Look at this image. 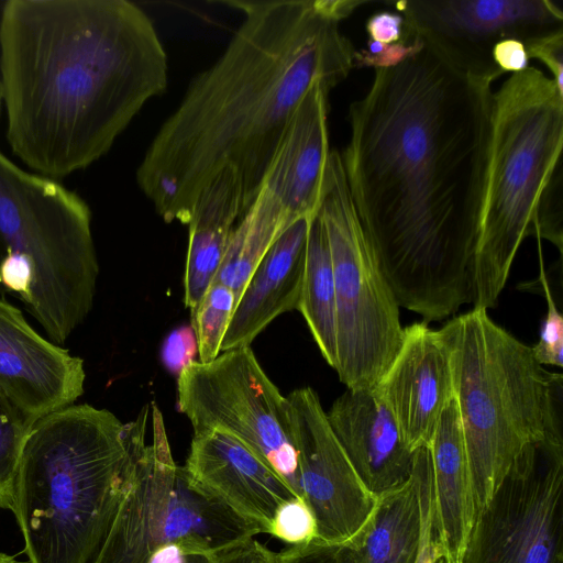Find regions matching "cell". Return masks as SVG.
Wrapping results in <instances>:
<instances>
[{
	"label": "cell",
	"mask_w": 563,
	"mask_h": 563,
	"mask_svg": "<svg viewBox=\"0 0 563 563\" xmlns=\"http://www.w3.org/2000/svg\"><path fill=\"white\" fill-rule=\"evenodd\" d=\"M495 80L424 44L349 108L340 155L360 224L399 308L427 323L473 302Z\"/></svg>",
	"instance_id": "6da1fadb"
},
{
	"label": "cell",
	"mask_w": 563,
	"mask_h": 563,
	"mask_svg": "<svg viewBox=\"0 0 563 563\" xmlns=\"http://www.w3.org/2000/svg\"><path fill=\"white\" fill-rule=\"evenodd\" d=\"M365 0L221 1L244 13L223 54L189 84L136 169L165 222L187 224L224 168L242 181L245 212L290 120L316 82L330 90L354 68L340 22Z\"/></svg>",
	"instance_id": "7a4b0ae2"
},
{
	"label": "cell",
	"mask_w": 563,
	"mask_h": 563,
	"mask_svg": "<svg viewBox=\"0 0 563 563\" xmlns=\"http://www.w3.org/2000/svg\"><path fill=\"white\" fill-rule=\"evenodd\" d=\"M0 77L12 152L54 179L103 156L165 91L167 56L134 2L9 0L0 15Z\"/></svg>",
	"instance_id": "3957f363"
},
{
	"label": "cell",
	"mask_w": 563,
	"mask_h": 563,
	"mask_svg": "<svg viewBox=\"0 0 563 563\" xmlns=\"http://www.w3.org/2000/svg\"><path fill=\"white\" fill-rule=\"evenodd\" d=\"M131 472L126 428L111 411L71 405L37 419L12 508L30 563H95Z\"/></svg>",
	"instance_id": "277c9868"
},
{
	"label": "cell",
	"mask_w": 563,
	"mask_h": 563,
	"mask_svg": "<svg viewBox=\"0 0 563 563\" xmlns=\"http://www.w3.org/2000/svg\"><path fill=\"white\" fill-rule=\"evenodd\" d=\"M562 147L563 92L536 67L511 74L492 96L474 308L496 306L526 238L544 239L562 254Z\"/></svg>",
	"instance_id": "5b68a950"
},
{
	"label": "cell",
	"mask_w": 563,
	"mask_h": 563,
	"mask_svg": "<svg viewBox=\"0 0 563 563\" xmlns=\"http://www.w3.org/2000/svg\"><path fill=\"white\" fill-rule=\"evenodd\" d=\"M437 332L449 355L476 519L526 445L563 433V377L485 309L473 308Z\"/></svg>",
	"instance_id": "8992f818"
},
{
	"label": "cell",
	"mask_w": 563,
	"mask_h": 563,
	"mask_svg": "<svg viewBox=\"0 0 563 563\" xmlns=\"http://www.w3.org/2000/svg\"><path fill=\"white\" fill-rule=\"evenodd\" d=\"M98 274L87 202L0 151V291L59 345L91 311Z\"/></svg>",
	"instance_id": "52a82bcc"
},
{
	"label": "cell",
	"mask_w": 563,
	"mask_h": 563,
	"mask_svg": "<svg viewBox=\"0 0 563 563\" xmlns=\"http://www.w3.org/2000/svg\"><path fill=\"white\" fill-rule=\"evenodd\" d=\"M148 410L125 424L132 472L95 563H148L155 550L173 543L186 553L217 554L260 533L175 463L155 404L146 443Z\"/></svg>",
	"instance_id": "ba28073f"
},
{
	"label": "cell",
	"mask_w": 563,
	"mask_h": 563,
	"mask_svg": "<svg viewBox=\"0 0 563 563\" xmlns=\"http://www.w3.org/2000/svg\"><path fill=\"white\" fill-rule=\"evenodd\" d=\"M318 214L334 274V369L349 389L374 388L401 346L404 328L399 306L363 233L335 150L328 157Z\"/></svg>",
	"instance_id": "9c48e42d"
},
{
	"label": "cell",
	"mask_w": 563,
	"mask_h": 563,
	"mask_svg": "<svg viewBox=\"0 0 563 563\" xmlns=\"http://www.w3.org/2000/svg\"><path fill=\"white\" fill-rule=\"evenodd\" d=\"M177 404L194 432L220 430L238 439L303 500L286 397L250 345L187 365L178 375Z\"/></svg>",
	"instance_id": "30bf717a"
},
{
	"label": "cell",
	"mask_w": 563,
	"mask_h": 563,
	"mask_svg": "<svg viewBox=\"0 0 563 563\" xmlns=\"http://www.w3.org/2000/svg\"><path fill=\"white\" fill-rule=\"evenodd\" d=\"M462 563H563V433L517 455L476 517Z\"/></svg>",
	"instance_id": "8fae6325"
},
{
	"label": "cell",
	"mask_w": 563,
	"mask_h": 563,
	"mask_svg": "<svg viewBox=\"0 0 563 563\" xmlns=\"http://www.w3.org/2000/svg\"><path fill=\"white\" fill-rule=\"evenodd\" d=\"M419 36L459 69L498 79L494 46L522 42L563 29V10L550 0H446L388 2Z\"/></svg>",
	"instance_id": "7c38bea8"
},
{
	"label": "cell",
	"mask_w": 563,
	"mask_h": 563,
	"mask_svg": "<svg viewBox=\"0 0 563 563\" xmlns=\"http://www.w3.org/2000/svg\"><path fill=\"white\" fill-rule=\"evenodd\" d=\"M291 440L297 452L303 500L317 526V538L351 541L372 516L377 497L358 477L333 433L311 387L287 397Z\"/></svg>",
	"instance_id": "4fadbf2b"
},
{
	"label": "cell",
	"mask_w": 563,
	"mask_h": 563,
	"mask_svg": "<svg viewBox=\"0 0 563 563\" xmlns=\"http://www.w3.org/2000/svg\"><path fill=\"white\" fill-rule=\"evenodd\" d=\"M84 361L44 339L20 309L0 299V388L37 420L82 395Z\"/></svg>",
	"instance_id": "5bb4252c"
},
{
	"label": "cell",
	"mask_w": 563,
	"mask_h": 563,
	"mask_svg": "<svg viewBox=\"0 0 563 563\" xmlns=\"http://www.w3.org/2000/svg\"><path fill=\"white\" fill-rule=\"evenodd\" d=\"M374 389L408 450L429 446L453 399L449 355L438 332L424 321L404 328L401 346Z\"/></svg>",
	"instance_id": "9a60e30c"
},
{
	"label": "cell",
	"mask_w": 563,
	"mask_h": 563,
	"mask_svg": "<svg viewBox=\"0 0 563 563\" xmlns=\"http://www.w3.org/2000/svg\"><path fill=\"white\" fill-rule=\"evenodd\" d=\"M184 467L198 486L260 533L271 534L279 506L298 498L263 460L220 430L194 432Z\"/></svg>",
	"instance_id": "2e32d148"
},
{
	"label": "cell",
	"mask_w": 563,
	"mask_h": 563,
	"mask_svg": "<svg viewBox=\"0 0 563 563\" xmlns=\"http://www.w3.org/2000/svg\"><path fill=\"white\" fill-rule=\"evenodd\" d=\"M330 427L352 466L376 497L405 483L413 455L374 388L346 389L327 412Z\"/></svg>",
	"instance_id": "e0dca14e"
},
{
	"label": "cell",
	"mask_w": 563,
	"mask_h": 563,
	"mask_svg": "<svg viewBox=\"0 0 563 563\" xmlns=\"http://www.w3.org/2000/svg\"><path fill=\"white\" fill-rule=\"evenodd\" d=\"M316 82L298 104L265 174V185L294 218L313 217L321 202L329 154L328 96Z\"/></svg>",
	"instance_id": "ac0fdd59"
},
{
	"label": "cell",
	"mask_w": 563,
	"mask_h": 563,
	"mask_svg": "<svg viewBox=\"0 0 563 563\" xmlns=\"http://www.w3.org/2000/svg\"><path fill=\"white\" fill-rule=\"evenodd\" d=\"M313 217L294 221L262 257L234 308L222 352L251 345L275 318L298 309Z\"/></svg>",
	"instance_id": "d6986e66"
},
{
	"label": "cell",
	"mask_w": 563,
	"mask_h": 563,
	"mask_svg": "<svg viewBox=\"0 0 563 563\" xmlns=\"http://www.w3.org/2000/svg\"><path fill=\"white\" fill-rule=\"evenodd\" d=\"M433 516L429 446L415 451L410 477L377 496L364 528L349 541L356 563H417L428 521Z\"/></svg>",
	"instance_id": "ffe728a7"
},
{
	"label": "cell",
	"mask_w": 563,
	"mask_h": 563,
	"mask_svg": "<svg viewBox=\"0 0 563 563\" xmlns=\"http://www.w3.org/2000/svg\"><path fill=\"white\" fill-rule=\"evenodd\" d=\"M429 449L435 541L446 560L462 563L475 511L468 459L454 399L445 407Z\"/></svg>",
	"instance_id": "44dd1931"
},
{
	"label": "cell",
	"mask_w": 563,
	"mask_h": 563,
	"mask_svg": "<svg viewBox=\"0 0 563 563\" xmlns=\"http://www.w3.org/2000/svg\"><path fill=\"white\" fill-rule=\"evenodd\" d=\"M244 213L242 181L233 169L224 168L201 190L187 223L184 301L190 310L213 283Z\"/></svg>",
	"instance_id": "7402d4cb"
},
{
	"label": "cell",
	"mask_w": 563,
	"mask_h": 563,
	"mask_svg": "<svg viewBox=\"0 0 563 563\" xmlns=\"http://www.w3.org/2000/svg\"><path fill=\"white\" fill-rule=\"evenodd\" d=\"M296 220L280 206L273 192L262 185L255 200L235 225L213 282L231 288L238 303L262 257Z\"/></svg>",
	"instance_id": "603a6c76"
},
{
	"label": "cell",
	"mask_w": 563,
	"mask_h": 563,
	"mask_svg": "<svg viewBox=\"0 0 563 563\" xmlns=\"http://www.w3.org/2000/svg\"><path fill=\"white\" fill-rule=\"evenodd\" d=\"M325 362L336 366V310L332 258L320 216L311 219L298 309Z\"/></svg>",
	"instance_id": "cb8c5ba5"
},
{
	"label": "cell",
	"mask_w": 563,
	"mask_h": 563,
	"mask_svg": "<svg viewBox=\"0 0 563 563\" xmlns=\"http://www.w3.org/2000/svg\"><path fill=\"white\" fill-rule=\"evenodd\" d=\"M235 303L233 290L213 282L198 305L190 310V327L196 336L199 362H210L221 352Z\"/></svg>",
	"instance_id": "d4e9b609"
},
{
	"label": "cell",
	"mask_w": 563,
	"mask_h": 563,
	"mask_svg": "<svg viewBox=\"0 0 563 563\" xmlns=\"http://www.w3.org/2000/svg\"><path fill=\"white\" fill-rule=\"evenodd\" d=\"M34 422L0 388V508H13L19 464Z\"/></svg>",
	"instance_id": "484cf974"
},
{
	"label": "cell",
	"mask_w": 563,
	"mask_h": 563,
	"mask_svg": "<svg viewBox=\"0 0 563 563\" xmlns=\"http://www.w3.org/2000/svg\"><path fill=\"white\" fill-rule=\"evenodd\" d=\"M540 275L543 295L547 300V316L540 329L538 343L531 346L532 354L541 365L563 366V318L552 297L543 269L541 247L539 246Z\"/></svg>",
	"instance_id": "4316f807"
},
{
	"label": "cell",
	"mask_w": 563,
	"mask_h": 563,
	"mask_svg": "<svg viewBox=\"0 0 563 563\" xmlns=\"http://www.w3.org/2000/svg\"><path fill=\"white\" fill-rule=\"evenodd\" d=\"M406 25V24H405ZM424 42L406 29L405 36L391 44L368 40L366 46L354 53V68H391L417 55Z\"/></svg>",
	"instance_id": "83f0119b"
},
{
	"label": "cell",
	"mask_w": 563,
	"mask_h": 563,
	"mask_svg": "<svg viewBox=\"0 0 563 563\" xmlns=\"http://www.w3.org/2000/svg\"><path fill=\"white\" fill-rule=\"evenodd\" d=\"M271 534L290 545L317 538L316 520L306 501L295 498L282 504L276 511Z\"/></svg>",
	"instance_id": "f1b7e54d"
},
{
	"label": "cell",
	"mask_w": 563,
	"mask_h": 563,
	"mask_svg": "<svg viewBox=\"0 0 563 563\" xmlns=\"http://www.w3.org/2000/svg\"><path fill=\"white\" fill-rule=\"evenodd\" d=\"M275 563H356L349 542L330 543L318 538L276 553Z\"/></svg>",
	"instance_id": "f546056e"
},
{
	"label": "cell",
	"mask_w": 563,
	"mask_h": 563,
	"mask_svg": "<svg viewBox=\"0 0 563 563\" xmlns=\"http://www.w3.org/2000/svg\"><path fill=\"white\" fill-rule=\"evenodd\" d=\"M196 354L197 341L191 327L183 325L173 330L162 345V362L176 375L195 362Z\"/></svg>",
	"instance_id": "4dcf8cb0"
},
{
	"label": "cell",
	"mask_w": 563,
	"mask_h": 563,
	"mask_svg": "<svg viewBox=\"0 0 563 563\" xmlns=\"http://www.w3.org/2000/svg\"><path fill=\"white\" fill-rule=\"evenodd\" d=\"M523 45L529 59L542 62L551 71L559 90L563 92V29L532 38Z\"/></svg>",
	"instance_id": "1f68e13d"
},
{
	"label": "cell",
	"mask_w": 563,
	"mask_h": 563,
	"mask_svg": "<svg viewBox=\"0 0 563 563\" xmlns=\"http://www.w3.org/2000/svg\"><path fill=\"white\" fill-rule=\"evenodd\" d=\"M365 30L371 41L396 43L406 34L405 19L399 12L379 11L367 19Z\"/></svg>",
	"instance_id": "d6a6232c"
},
{
	"label": "cell",
	"mask_w": 563,
	"mask_h": 563,
	"mask_svg": "<svg viewBox=\"0 0 563 563\" xmlns=\"http://www.w3.org/2000/svg\"><path fill=\"white\" fill-rule=\"evenodd\" d=\"M276 553L253 538L216 554V563H275Z\"/></svg>",
	"instance_id": "836d02e7"
},
{
	"label": "cell",
	"mask_w": 563,
	"mask_h": 563,
	"mask_svg": "<svg viewBox=\"0 0 563 563\" xmlns=\"http://www.w3.org/2000/svg\"><path fill=\"white\" fill-rule=\"evenodd\" d=\"M493 60L503 71L519 73L529 67V57L522 42L506 38L498 42L492 52Z\"/></svg>",
	"instance_id": "e575fe53"
},
{
	"label": "cell",
	"mask_w": 563,
	"mask_h": 563,
	"mask_svg": "<svg viewBox=\"0 0 563 563\" xmlns=\"http://www.w3.org/2000/svg\"><path fill=\"white\" fill-rule=\"evenodd\" d=\"M439 554H441V550L435 541V532L432 516L424 529L421 549L417 563H434Z\"/></svg>",
	"instance_id": "d590c367"
},
{
	"label": "cell",
	"mask_w": 563,
	"mask_h": 563,
	"mask_svg": "<svg viewBox=\"0 0 563 563\" xmlns=\"http://www.w3.org/2000/svg\"><path fill=\"white\" fill-rule=\"evenodd\" d=\"M186 552L177 544H166L151 555L148 563H185Z\"/></svg>",
	"instance_id": "8d00e7d4"
},
{
	"label": "cell",
	"mask_w": 563,
	"mask_h": 563,
	"mask_svg": "<svg viewBox=\"0 0 563 563\" xmlns=\"http://www.w3.org/2000/svg\"><path fill=\"white\" fill-rule=\"evenodd\" d=\"M185 563H216V554L209 552L187 553Z\"/></svg>",
	"instance_id": "74e56055"
},
{
	"label": "cell",
	"mask_w": 563,
	"mask_h": 563,
	"mask_svg": "<svg viewBox=\"0 0 563 563\" xmlns=\"http://www.w3.org/2000/svg\"><path fill=\"white\" fill-rule=\"evenodd\" d=\"M0 563H16V561L12 556L0 552Z\"/></svg>",
	"instance_id": "f35d334b"
},
{
	"label": "cell",
	"mask_w": 563,
	"mask_h": 563,
	"mask_svg": "<svg viewBox=\"0 0 563 563\" xmlns=\"http://www.w3.org/2000/svg\"><path fill=\"white\" fill-rule=\"evenodd\" d=\"M434 563H452V562L448 561L442 554H439L438 558L435 559Z\"/></svg>",
	"instance_id": "ab89813d"
},
{
	"label": "cell",
	"mask_w": 563,
	"mask_h": 563,
	"mask_svg": "<svg viewBox=\"0 0 563 563\" xmlns=\"http://www.w3.org/2000/svg\"><path fill=\"white\" fill-rule=\"evenodd\" d=\"M2 103H3V87H2V81H1V77H0V113H1Z\"/></svg>",
	"instance_id": "60d3db41"
}]
</instances>
